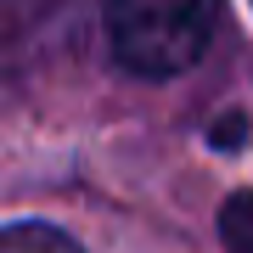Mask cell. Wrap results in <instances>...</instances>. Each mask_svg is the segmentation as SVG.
Listing matches in <instances>:
<instances>
[{
  "label": "cell",
  "mask_w": 253,
  "mask_h": 253,
  "mask_svg": "<svg viewBox=\"0 0 253 253\" xmlns=\"http://www.w3.org/2000/svg\"><path fill=\"white\" fill-rule=\"evenodd\" d=\"M219 0H107L113 56L141 79L186 73L208 51Z\"/></svg>",
  "instance_id": "cell-1"
},
{
  "label": "cell",
  "mask_w": 253,
  "mask_h": 253,
  "mask_svg": "<svg viewBox=\"0 0 253 253\" xmlns=\"http://www.w3.org/2000/svg\"><path fill=\"white\" fill-rule=\"evenodd\" d=\"M0 253H79V242L56 225H11L0 236Z\"/></svg>",
  "instance_id": "cell-2"
},
{
  "label": "cell",
  "mask_w": 253,
  "mask_h": 253,
  "mask_svg": "<svg viewBox=\"0 0 253 253\" xmlns=\"http://www.w3.org/2000/svg\"><path fill=\"white\" fill-rule=\"evenodd\" d=\"M219 236H225L231 253H253V191H236L219 208Z\"/></svg>",
  "instance_id": "cell-3"
}]
</instances>
